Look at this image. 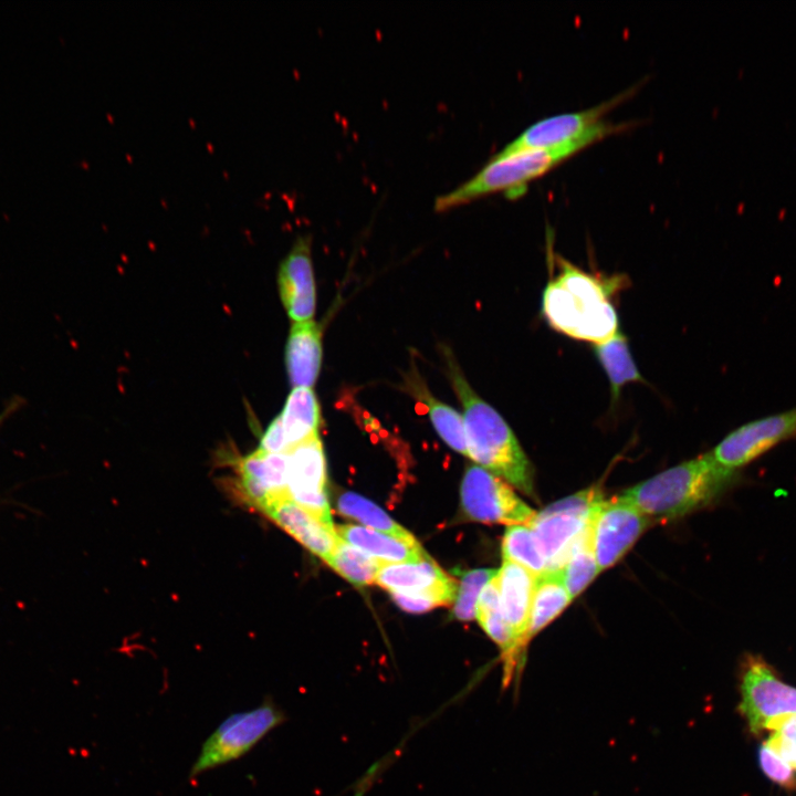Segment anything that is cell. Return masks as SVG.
Returning <instances> with one entry per match:
<instances>
[{
    "mask_svg": "<svg viewBox=\"0 0 796 796\" xmlns=\"http://www.w3.org/2000/svg\"><path fill=\"white\" fill-rule=\"evenodd\" d=\"M557 274L547 283L542 313L555 331L578 341L604 343L618 329L611 296L627 279L622 275L591 274L556 256Z\"/></svg>",
    "mask_w": 796,
    "mask_h": 796,
    "instance_id": "1",
    "label": "cell"
},
{
    "mask_svg": "<svg viewBox=\"0 0 796 796\" xmlns=\"http://www.w3.org/2000/svg\"><path fill=\"white\" fill-rule=\"evenodd\" d=\"M448 377L461 402L468 457L479 467L535 498L532 463L502 416L470 386L452 352L442 346Z\"/></svg>",
    "mask_w": 796,
    "mask_h": 796,
    "instance_id": "2",
    "label": "cell"
},
{
    "mask_svg": "<svg viewBox=\"0 0 796 796\" xmlns=\"http://www.w3.org/2000/svg\"><path fill=\"white\" fill-rule=\"evenodd\" d=\"M737 479V472L719 465L709 452L633 485L621 496L653 523L666 522L711 504Z\"/></svg>",
    "mask_w": 796,
    "mask_h": 796,
    "instance_id": "3",
    "label": "cell"
},
{
    "mask_svg": "<svg viewBox=\"0 0 796 796\" xmlns=\"http://www.w3.org/2000/svg\"><path fill=\"white\" fill-rule=\"evenodd\" d=\"M586 148L583 145L535 149L494 155L474 176L434 200V209L443 211L476 198L504 191L520 196L530 181L545 175L561 163Z\"/></svg>",
    "mask_w": 796,
    "mask_h": 796,
    "instance_id": "4",
    "label": "cell"
},
{
    "mask_svg": "<svg viewBox=\"0 0 796 796\" xmlns=\"http://www.w3.org/2000/svg\"><path fill=\"white\" fill-rule=\"evenodd\" d=\"M630 94L612 97L597 106L545 117L530 125L503 147L498 156L523 150L552 149L570 145L585 147L620 132L626 125L603 121V116Z\"/></svg>",
    "mask_w": 796,
    "mask_h": 796,
    "instance_id": "5",
    "label": "cell"
},
{
    "mask_svg": "<svg viewBox=\"0 0 796 796\" xmlns=\"http://www.w3.org/2000/svg\"><path fill=\"white\" fill-rule=\"evenodd\" d=\"M739 711L754 735L774 731L796 714V688L784 682L760 654L746 653L740 664Z\"/></svg>",
    "mask_w": 796,
    "mask_h": 796,
    "instance_id": "6",
    "label": "cell"
},
{
    "mask_svg": "<svg viewBox=\"0 0 796 796\" xmlns=\"http://www.w3.org/2000/svg\"><path fill=\"white\" fill-rule=\"evenodd\" d=\"M285 721V712L270 698L250 711L230 714L203 742L189 777L242 757Z\"/></svg>",
    "mask_w": 796,
    "mask_h": 796,
    "instance_id": "7",
    "label": "cell"
},
{
    "mask_svg": "<svg viewBox=\"0 0 796 796\" xmlns=\"http://www.w3.org/2000/svg\"><path fill=\"white\" fill-rule=\"evenodd\" d=\"M603 499L598 489L583 490L546 506L527 524L548 572L561 570L586 533L595 505Z\"/></svg>",
    "mask_w": 796,
    "mask_h": 796,
    "instance_id": "8",
    "label": "cell"
},
{
    "mask_svg": "<svg viewBox=\"0 0 796 796\" xmlns=\"http://www.w3.org/2000/svg\"><path fill=\"white\" fill-rule=\"evenodd\" d=\"M461 504L470 520L488 524L527 525L537 513L501 478L479 465L463 475Z\"/></svg>",
    "mask_w": 796,
    "mask_h": 796,
    "instance_id": "9",
    "label": "cell"
},
{
    "mask_svg": "<svg viewBox=\"0 0 796 796\" xmlns=\"http://www.w3.org/2000/svg\"><path fill=\"white\" fill-rule=\"evenodd\" d=\"M652 524L621 495L600 500L590 520V540L600 572L614 566Z\"/></svg>",
    "mask_w": 796,
    "mask_h": 796,
    "instance_id": "10",
    "label": "cell"
},
{
    "mask_svg": "<svg viewBox=\"0 0 796 796\" xmlns=\"http://www.w3.org/2000/svg\"><path fill=\"white\" fill-rule=\"evenodd\" d=\"M796 437V407L744 423L710 452L722 468L735 471L783 441Z\"/></svg>",
    "mask_w": 796,
    "mask_h": 796,
    "instance_id": "11",
    "label": "cell"
},
{
    "mask_svg": "<svg viewBox=\"0 0 796 796\" xmlns=\"http://www.w3.org/2000/svg\"><path fill=\"white\" fill-rule=\"evenodd\" d=\"M279 294L289 317L296 322L313 318L316 290L311 258V237L300 235L277 271Z\"/></svg>",
    "mask_w": 796,
    "mask_h": 796,
    "instance_id": "12",
    "label": "cell"
},
{
    "mask_svg": "<svg viewBox=\"0 0 796 796\" xmlns=\"http://www.w3.org/2000/svg\"><path fill=\"white\" fill-rule=\"evenodd\" d=\"M237 472L239 495L260 512L273 500L289 495V452L255 450L237 462Z\"/></svg>",
    "mask_w": 796,
    "mask_h": 796,
    "instance_id": "13",
    "label": "cell"
},
{
    "mask_svg": "<svg viewBox=\"0 0 796 796\" xmlns=\"http://www.w3.org/2000/svg\"><path fill=\"white\" fill-rule=\"evenodd\" d=\"M375 584L389 593L428 595L443 606L454 603L458 586L430 557L421 562L383 564Z\"/></svg>",
    "mask_w": 796,
    "mask_h": 796,
    "instance_id": "14",
    "label": "cell"
},
{
    "mask_svg": "<svg viewBox=\"0 0 796 796\" xmlns=\"http://www.w3.org/2000/svg\"><path fill=\"white\" fill-rule=\"evenodd\" d=\"M261 513L325 562L336 546L335 528L326 526L289 495L273 500Z\"/></svg>",
    "mask_w": 796,
    "mask_h": 796,
    "instance_id": "15",
    "label": "cell"
},
{
    "mask_svg": "<svg viewBox=\"0 0 796 796\" xmlns=\"http://www.w3.org/2000/svg\"><path fill=\"white\" fill-rule=\"evenodd\" d=\"M535 579L525 568L507 561H503L496 573L502 611L522 657L530 642L528 626Z\"/></svg>",
    "mask_w": 796,
    "mask_h": 796,
    "instance_id": "16",
    "label": "cell"
},
{
    "mask_svg": "<svg viewBox=\"0 0 796 796\" xmlns=\"http://www.w3.org/2000/svg\"><path fill=\"white\" fill-rule=\"evenodd\" d=\"M285 367L293 388H312L322 363V332L313 320L293 323L285 346Z\"/></svg>",
    "mask_w": 796,
    "mask_h": 796,
    "instance_id": "17",
    "label": "cell"
},
{
    "mask_svg": "<svg viewBox=\"0 0 796 796\" xmlns=\"http://www.w3.org/2000/svg\"><path fill=\"white\" fill-rule=\"evenodd\" d=\"M335 531L342 540L384 564L412 563L429 558L418 542L409 543L366 526L342 524L337 525Z\"/></svg>",
    "mask_w": 796,
    "mask_h": 796,
    "instance_id": "18",
    "label": "cell"
},
{
    "mask_svg": "<svg viewBox=\"0 0 796 796\" xmlns=\"http://www.w3.org/2000/svg\"><path fill=\"white\" fill-rule=\"evenodd\" d=\"M287 494L293 501L326 494V462L318 436L289 451Z\"/></svg>",
    "mask_w": 796,
    "mask_h": 796,
    "instance_id": "19",
    "label": "cell"
},
{
    "mask_svg": "<svg viewBox=\"0 0 796 796\" xmlns=\"http://www.w3.org/2000/svg\"><path fill=\"white\" fill-rule=\"evenodd\" d=\"M405 388L412 397L427 406L429 418L440 438L454 451L468 457L462 415L432 396L415 370H410L406 376Z\"/></svg>",
    "mask_w": 796,
    "mask_h": 796,
    "instance_id": "20",
    "label": "cell"
},
{
    "mask_svg": "<svg viewBox=\"0 0 796 796\" xmlns=\"http://www.w3.org/2000/svg\"><path fill=\"white\" fill-rule=\"evenodd\" d=\"M279 418L290 450L317 437L321 413L314 390L293 388Z\"/></svg>",
    "mask_w": 796,
    "mask_h": 796,
    "instance_id": "21",
    "label": "cell"
},
{
    "mask_svg": "<svg viewBox=\"0 0 796 796\" xmlns=\"http://www.w3.org/2000/svg\"><path fill=\"white\" fill-rule=\"evenodd\" d=\"M594 352L608 377L612 405L618 401L625 385L645 383L631 356L627 337L620 331L608 341L595 345Z\"/></svg>",
    "mask_w": 796,
    "mask_h": 796,
    "instance_id": "22",
    "label": "cell"
},
{
    "mask_svg": "<svg viewBox=\"0 0 796 796\" xmlns=\"http://www.w3.org/2000/svg\"><path fill=\"white\" fill-rule=\"evenodd\" d=\"M559 570L546 572L535 579L531 607L528 639L544 629L572 601Z\"/></svg>",
    "mask_w": 796,
    "mask_h": 796,
    "instance_id": "23",
    "label": "cell"
},
{
    "mask_svg": "<svg viewBox=\"0 0 796 796\" xmlns=\"http://www.w3.org/2000/svg\"><path fill=\"white\" fill-rule=\"evenodd\" d=\"M337 510L341 514L360 522L363 526L409 543H417L413 535L396 523L385 511L356 493L342 494L337 501Z\"/></svg>",
    "mask_w": 796,
    "mask_h": 796,
    "instance_id": "24",
    "label": "cell"
},
{
    "mask_svg": "<svg viewBox=\"0 0 796 796\" xmlns=\"http://www.w3.org/2000/svg\"><path fill=\"white\" fill-rule=\"evenodd\" d=\"M326 563L336 573L356 586L375 583L377 574L384 564L345 542L339 536Z\"/></svg>",
    "mask_w": 796,
    "mask_h": 796,
    "instance_id": "25",
    "label": "cell"
},
{
    "mask_svg": "<svg viewBox=\"0 0 796 796\" xmlns=\"http://www.w3.org/2000/svg\"><path fill=\"white\" fill-rule=\"evenodd\" d=\"M503 561L514 563L535 577L548 572L545 558L527 525L509 526L502 541Z\"/></svg>",
    "mask_w": 796,
    "mask_h": 796,
    "instance_id": "26",
    "label": "cell"
},
{
    "mask_svg": "<svg viewBox=\"0 0 796 796\" xmlns=\"http://www.w3.org/2000/svg\"><path fill=\"white\" fill-rule=\"evenodd\" d=\"M559 573L572 599L577 597L600 573L591 545L590 523Z\"/></svg>",
    "mask_w": 796,
    "mask_h": 796,
    "instance_id": "27",
    "label": "cell"
},
{
    "mask_svg": "<svg viewBox=\"0 0 796 796\" xmlns=\"http://www.w3.org/2000/svg\"><path fill=\"white\" fill-rule=\"evenodd\" d=\"M498 569L476 568L461 576L460 587L452 608V616L462 621L475 617V607L482 588L495 576Z\"/></svg>",
    "mask_w": 796,
    "mask_h": 796,
    "instance_id": "28",
    "label": "cell"
},
{
    "mask_svg": "<svg viewBox=\"0 0 796 796\" xmlns=\"http://www.w3.org/2000/svg\"><path fill=\"white\" fill-rule=\"evenodd\" d=\"M758 763L769 779L784 788L796 790L795 771L765 743L758 750Z\"/></svg>",
    "mask_w": 796,
    "mask_h": 796,
    "instance_id": "29",
    "label": "cell"
},
{
    "mask_svg": "<svg viewBox=\"0 0 796 796\" xmlns=\"http://www.w3.org/2000/svg\"><path fill=\"white\" fill-rule=\"evenodd\" d=\"M764 743L796 771V714L785 719Z\"/></svg>",
    "mask_w": 796,
    "mask_h": 796,
    "instance_id": "30",
    "label": "cell"
},
{
    "mask_svg": "<svg viewBox=\"0 0 796 796\" xmlns=\"http://www.w3.org/2000/svg\"><path fill=\"white\" fill-rule=\"evenodd\" d=\"M256 450L264 453H287L290 451L279 416L270 422L263 432Z\"/></svg>",
    "mask_w": 796,
    "mask_h": 796,
    "instance_id": "31",
    "label": "cell"
},
{
    "mask_svg": "<svg viewBox=\"0 0 796 796\" xmlns=\"http://www.w3.org/2000/svg\"><path fill=\"white\" fill-rule=\"evenodd\" d=\"M390 596L401 609L409 612H425L436 607L443 606L439 599L428 595L390 593Z\"/></svg>",
    "mask_w": 796,
    "mask_h": 796,
    "instance_id": "32",
    "label": "cell"
}]
</instances>
